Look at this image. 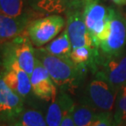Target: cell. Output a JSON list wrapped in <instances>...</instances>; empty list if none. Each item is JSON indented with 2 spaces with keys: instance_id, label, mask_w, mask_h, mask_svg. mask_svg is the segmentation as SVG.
Wrapping results in <instances>:
<instances>
[{
  "instance_id": "cell-1",
  "label": "cell",
  "mask_w": 126,
  "mask_h": 126,
  "mask_svg": "<svg viewBox=\"0 0 126 126\" xmlns=\"http://www.w3.org/2000/svg\"><path fill=\"white\" fill-rule=\"evenodd\" d=\"M34 54L48 71L55 84L61 89H75L86 72V68L76 65L70 58L53 56L42 47L34 48Z\"/></svg>"
},
{
  "instance_id": "cell-2",
  "label": "cell",
  "mask_w": 126,
  "mask_h": 126,
  "mask_svg": "<svg viewBox=\"0 0 126 126\" xmlns=\"http://www.w3.org/2000/svg\"><path fill=\"white\" fill-rule=\"evenodd\" d=\"M126 46V18L121 12L110 8L105 30L101 36L99 49L104 56H113L125 51Z\"/></svg>"
},
{
  "instance_id": "cell-3",
  "label": "cell",
  "mask_w": 126,
  "mask_h": 126,
  "mask_svg": "<svg viewBox=\"0 0 126 126\" xmlns=\"http://www.w3.org/2000/svg\"><path fill=\"white\" fill-rule=\"evenodd\" d=\"M85 102L102 113L112 114L115 110L118 89L115 88L100 71L89 83L85 92Z\"/></svg>"
},
{
  "instance_id": "cell-4",
  "label": "cell",
  "mask_w": 126,
  "mask_h": 126,
  "mask_svg": "<svg viewBox=\"0 0 126 126\" xmlns=\"http://www.w3.org/2000/svg\"><path fill=\"white\" fill-rule=\"evenodd\" d=\"M65 25V18L60 15H48L31 21L26 32L32 44L36 47L51 42L61 32Z\"/></svg>"
},
{
  "instance_id": "cell-5",
  "label": "cell",
  "mask_w": 126,
  "mask_h": 126,
  "mask_svg": "<svg viewBox=\"0 0 126 126\" xmlns=\"http://www.w3.org/2000/svg\"><path fill=\"white\" fill-rule=\"evenodd\" d=\"M2 54L12 57L19 65L31 75L35 65L34 48L28 34L25 31L10 41L2 43Z\"/></svg>"
},
{
  "instance_id": "cell-6",
  "label": "cell",
  "mask_w": 126,
  "mask_h": 126,
  "mask_svg": "<svg viewBox=\"0 0 126 126\" xmlns=\"http://www.w3.org/2000/svg\"><path fill=\"white\" fill-rule=\"evenodd\" d=\"M1 78L7 85L21 97H26L32 90L31 75L20 66L18 62L8 55L2 54Z\"/></svg>"
},
{
  "instance_id": "cell-7",
  "label": "cell",
  "mask_w": 126,
  "mask_h": 126,
  "mask_svg": "<svg viewBox=\"0 0 126 126\" xmlns=\"http://www.w3.org/2000/svg\"><path fill=\"white\" fill-rule=\"evenodd\" d=\"M110 7H106L100 0H93L84 5L83 14L87 28L94 39L96 46L99 48L101 36L107 23Z\"/></svg>"
},
{
  "instance_id": "cell-8",
  "label": "cell",
  "mask_w": 126,
  "mask_h": 126,
  "mask_svg": "<svg viewBox=\"0 0 126 126\" xmlns=\"http://www.w3.org/2000/svg\"><path fill=\"white\" fill-rule=\"evenodd\" d=\"M65 16L66 31L72 48L84 46L97 47L85 24L83 8L70 10L65 12Z\"/></svg>"
},
{
  "instance_id": "cell-9",
  "label": "cell",
  "mask_w": 126,
  "mask_h": 126,
  "mask_svg": "<svg viewBox=\"0 0 126 126\" xmlns=\"http://www.w3.org/2000/svg\"><path fill=\"white\" fill-rule=\"evenodd\" d=\"M97 71H100L113 86L119 90L126 84V52L113 56L101 55Z\"/></svg>"
},
{
  "instance_id": "cell-10",
  "label": "cell",
  "mask_w": 126,
  "mask_h": 126,
  "mask_svg": "<svg viewBox=\"0 0 126 126\" xmlns=\"http://www.w3.org/2000/svg\"><path fill=\"white\" fill-rule=\"evenodd\" d=\"M33 93L41 99L52 102L57 97L56 84L43 63L36 58L34 70L31 75Z\"/></svg>"
},
{
  "instance_id": "cell-11",
  "label": "cell",
  "mask_w": 126,
  "mask_h": 126,
  "mask_svg": "<svg viewBox=\"0 0 126 126\" xmlns=\"http://www.w3.org/2000/svg\"><path fill=\"white\" fill-rule=\"evenodd\" d=\"M0 111L2 120L14 119L24 111L23 97L10 89L2 78L0 79Z\"/></svg>"
},
{
  "instance_id": "cell-12",
  "label": "cell",
  "mask_w": 126,
  "mask_h": 126,
  "mask_svg": "<svg viewBox=\"0 0 126 126\" xmlns=\"http://www.w3.org/2000/svg\"><path fill=\"white\" fill-rule=\"evenodd\" d=\"M31 23V17L28 13L23 12L18 16H9L0 15V39L1 44L15 39L26 31Z\"/></svg>"
},
{
  "instance_id": "cell-13",
  "label": "cell",
  "mask_w": 126,
  "mask_h": 126,
  "mask_svg": "<svg viewBox=\"0 0 126 126\" xmlns=\"http://www.w3.org/2000/svg\"><path fill=\"white\" fill-rule=\"evenodd\" d=\"M27 2L34 12L47 16L65 13L70 10L84 7L81 0H27Z\"/></svg>"
},
{
  "instance_id": "cell-14",
  "label": "cell",
  "mask_w": 126,
  "mask_h": 126,
  "mask_svg": "<svg viewBox=\"0 0 126 126\" xmlns=\"http://www.w3.org/2000/svg\"><path fill=\"white\" fill-rule=\"evenodd\" d=\"M75 104L70 97L65 93H61L47 107L45 118L48 126H60L63 118L71 112Z\"/></svg>"
},
{
  "instance_id": "cell-15",
  "label": "cell",
  "mask_w": 126,
  "mask_h": 126,
  "mask_svg": "<svg viewBox=\"0 0 126 126\" xmlns=\"http://www.w3.org/2000/svg\"><path fill=\"white\" fill-rule=\"evenodd\" d=\"M106 114L107 113L98 111L86 102L75 105L72 110V117L76 126H92Z\"/></svg>"
},
{
  "instance_id": "cell-16",
  "label": "cell",
  "mask_w": 126,
  "mask_h": 126,
  "mask_svg": "<svg viewBox=\"0 0 126 126\" xmlns=\"http://www.w3.org/2000/svg\"><path fill=\"white\" fill-rule=\"evenodd\" d=\"M43 47L45 51L53 56L70 58L73 48L66 29L58 37L52 40L48 44Z\"/></svg>"
},
{
  "instance_id": "cell-17",
  "label": "cell",
  "mask_w": 126,
  "mask_h": 126,
  "mask_svg": "<svg viewBox=\"0 0 126 126\" xmlns=\"http://www.w3.org/2000/svg\"><path fill=\"white\" fill-rule=\"evenodd\" d=\"M113 119L116 126L126 125V84L118 90Z\"/></svg>"
},
{
  "instance_id": "cell-18",
  "label": "cell",
  "mask_w": 126,
  "mask_h": 126,
  "mask_svg": "<svg viewBox=\"0 0 126 126\" xmlns=\"http://www.w3.org/2000/svg\"><path fill=\"white\" fill-rule=\"evenodd\" d=\"M19 120L24 126H48L43 113L34 109L24 110L20 115Z\"/></svg>"
},
{
  "instance_id": "cell-19",
  "label": "cell",
  "mask_w": 126,
  "mask_h": 126,
  "mask_svg": "<svg viewBox=\"0 0 126 126\" xmlns=\"http://www.w3.org/2000/svg\"><path fill=\"white\" fill-rule=\"evenodd\" d=\"M1 14L18 16L23 13V0H0Z\"/></svg>"
},
{
  "instance_id": "cell-20",
  "label": "cell",
  "mask_w": 126,
  "mask_h": 126,
  "mask_svg": "<svg viewBox=\"0 0 126 126\" xmlns=\"http://www.w3.org/2000/svg\"><path fill=\"white\" fill-rule=\"evenodd\" d=\"M92 126H116L113 119L112 114H106Z\"/></svg>"
},
{
  "instance_id": "cell-21",
  "label": "cell",
  "mask_w": 126,
  "mask_h": 126,
  "mask_svg": "<svg viewBox=\"0 0 126 126\" xmlns=\"http://www.w3.org/2000/svg\"><path fill=\"white\" fill-rule=\"evenodd\" d=\"M60 126H76L72 117V111L65 115V116L63 118Z\"/></svg>"
},
{
  "instance_id": "cell-22",
  "label": "cell",
  "mask_w": 126,
  "mask_h": 126,
  "mask_svg": "<svg viewBox=\"0 0 126 126\" xmlns=\"http://www.w3.org/2000/svg\"><path fill=\"white\" fill-rule=\"evenodd\" d=\"M117 6H126V0H110Z\"/></svg>"
},
{
  "instance_id": "cell-23",
  "label": "cell",
  "mask_w": 126,
  "mask_h": 126,
  "mask_svg": "<svg viewBox=\"0 0 126 126\" xmlns=\"http://www.w3.org/2000/svg\"><path fill=\"white\" fill-rule=\"evenodd\" d=\"M10 126H24V125L21 124V122L20 120H16V121H14Z\"/></svg>"
},
{
  "instance_id": "cell-24",
  "label": "cell",
  "mask_w": 126,
  "mask_h": 126,
  "mask_svg": "<svg viewBox=\"0 0 126 126\" xmlns=\"http://www.w3.org/2000/svg\"><path fill=\"white\" fill-rule=\"evenodd\" d=\"M90 1H93V0H81V2H83V5L88 3V2H90Z\"/></svg>"
},
{
  "instance_id": "cell-25",
  "label": "cell",
  "mask_w": 126,
  "mask_h": 126,
  "mask_svg": "<svg viewBox=\"0 0 126 126\" xmlns=\"http://www.w3.org/2000/svg\"><path fill=\"white\" fill-rule=\"evenodd\" d=\"M124 15H125V18H126V12H125V13Z\"/></svg>"
}]
</instances>
